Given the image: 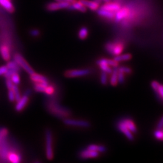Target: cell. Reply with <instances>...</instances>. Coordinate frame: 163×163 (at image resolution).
<instances>
[{"label":"cell","mask_w":163,"mask_h":163,"mask_svg":"<svg viewBox=\"0 0 163 163\" xmlns=\"http://www.w3.org/2000/svg\"><path fill=\"white\" fill-rule=\"evenodd\" d=\"M65 125L71 126L81 127V128H88L90 126V123L88 121L79 120L75 119H65L64 120Z\"/></svg>","instance_id":"cell-6"},{"label":"cell","mask_w":163,"mask_h":163,"mask_svg":"<svg viewBox=\"0 0 163 163\" xmlns=\"http://www.w3.org/2000/svg\"><path fill=\"white\" fill-rule=\"evenodd\" d=\"M155 92L158 95L159 98L163 100V85L160 84L158 88Z\"/></svg>","instance_id":"cell-34"},{"label":"cell","mask_w":163,"mask_h":163,"mask_svg":"<svg viewBox=\"0 0 163 163\" xmlns=\"http://www.w3.org/2000/svg\"><path fill=\"white\" fill-rule=\"evenodd\" d=\"M8 158L10 162L13 163H19L21 161V160L20 155H19L14 152L10 153V154L8 156Z\"/></svg>","instance_id":"cell-24"},{"label":"cell","mask_w":163,"mask_h":163,"mask_svg":"<svg viewBox=\"0 0 163 163\" xmlns=\"http://www.w3.org/2000/svg\"><path fill=\"white\" fill-rule=\"evenodd\" d=\"M98 66L100 67V69H101L103 72L106 73L107 74H109V73H112V70L111 67L109 66L108 65L105 64H98Z\"/></svg>","instance_id":"cell-27"},{"label":"cell","mask_w":163,"mask_h":163,"mask_svg":"<svg viewBox=\"0 0 163 163\" xmlns=\"http://www.w3.org/2000/svg\"><path fill=\"white\" fill-rule=\"evenodd\" d=\"M0 54L5 61H8L10 59V53L8 47L5 45H2L0 47Z\"/></svg>","instance_id":"cell-15"},{"label":"cell","mask_w":163,"mask_h":163,"mask_svg":"<svg viewBox=\"0 0 163 163\" xmlns=\"http://www.w3.org/2000/svg\"><path fill=\"white\" fill-rule=\"evenodd\" d=\"M67 8L71 10H79L82 12H85L86 10V7L83 4H82L79 1H76L75 2L70 4V6Z\"/></svg>","instance_id":"cell-14"},{"label":"cell","mask_w":163,"mask_h":163,"mask_svg":"<svg viewBox=\"0 0 163 163\" xmlns=\"http://www.w3.org/2000/svg\"><path fill=\"white\" fill-rule=\"evenodd\" d=\"M160 85V83L157 81H152L151 82V86L152 89L156 92L158 88V86Z\"/></svg>","instance_id":"cell-40"},{"label":"cell","mask_w":163,"mask_h":163,"mask_svg":"<svg viewBox=\"0 0 163 163\" xmlns=\"http://www.w3.org/2000/svg\"><path fill=\"white\" fill-rule=\"evenodd\" d=\"M163 128V117L161 118V119L160 120L158 125H157V129H161Z\"/></svg>","instance_id":"cell-42"},{"label":"cell","mask_w":163,"mask_h":163,"mask_svg":"<svg viewBox=\"0 0 163 163\" xmlns=\"http://www.w3.org/2000/svg\"><path fill=\"white\" fill-rule=\"evenodd\" d=\"M31 93H32V91H31L30 89H28V90H27V91H25V95H27L29 96V95L31 94Z\"/></svg>","instance_id":"cell-43"},{"label":"cell","mask_w":163,"mask_h":163,"mask_svg":"<svg viewBox=\"0 0 163 163\" xmlns=\"http://www.w3.org/2000/svg\"><path fill=\"white\" fill-rule=\"evenodd\" d=\"M8 70V68L7 67L6 65H3L0 67V76L4 75L7 71Z\"/></svg>","instance_id":"cell-41"},{"label":"cell","mask_w":163,"mask_h":163,"mask_svg":"<svg viewBox=\"0 0 163 163\" xmlns=\"http://www.w3.org/2000/svg\"><path fill=\"white\" fill-rule=\"evenodd\" d=\"M105 2H110L111 0H103Z\"/></svg>","instance_id":"cell-45"},{"label":"cell","mask_w":163,"mask_h":163,"mask_svg":"<svg viewBox=\"0 0 163 163\" xmlns=\"http://www.w3.org/2000/svg\"><path fill=\"white\" fill-rule=\"evenodd\" d=\"M28 101V96L24 94L17 101V103L15 106V110L17 112L22 111L24 109V108L26 106Z\"/></svg>","instance_id":"cell-11"},{"label":"cell","mask_w":163,"mask_h":163,"mask_svg":"<svg viewBox=\"0 0 163 163\" xmlns=\"http://www.w3.org/2000/svg\"><path fill=\"white\" fill-rule=\"evenodd\" d=\"M154 137L160 140H163V131L162 129H157L154 133Z\"/></svg>","instance_id":"cell-30"},{"label":"cell","mask_w":163,"mask_h":163,"mask_svg":"<svg viewBox=\"0 0 163 163\" xmlns=\"http://www.w3.org/2000/svg\"><path fill=\"white\" fill-rule=\"evenodd\" d=\"M6 66L8 68V69L15 70L17 71L18 72H19L20 71V67L18 65V64L15 61H10V62H8Z\"/></svg>","instance_id":"cell-25"},{"label":"cell","mask_w":163,"mask_h":163,"mask_svg":"<svg viewBox=\"0 0 163 163\" xmlns=\"http://www.w3.org/2000/svg\"><path fill=\"white\" fill-rule=\"evenodd\" d=\"M18 73L17 71L15 70H12V69H8V70L7 71V72L4 75V77L7 79V78H10L11 76L15 74V73Z\"/></svg>","instance_id":"cell-35"},{"label":"cell","mask_w":163,"mask_h":163,"mask_svg":"<svg viewBox=\"0 0 163 163\" xmlns=\"http://www.w3.org/2000/svg\"><path fill=\"white\" fill-rule=\"evenodd\" d=\"M99 156V152L89 150L88 149L82 151L80 153V157L82 159L94 158Z\"/></svg>","instance_id":"cell-10"},{"label":"cell","mask_w":163,"mask_h":163,"mask_svg":"<svg viewBox=\"0 0 163 163\" xmlns=\"http://www.w3.org/2000/svg\"><path fill=\"white\" fill-rule=\"evenodd\" d=\"M0 6L10 13H13L15 10L12 0H0Z\"/></svg>","instance_id":"cell-12"},{"label":"cell","mask_w":163,"mask_h":163,"mask_svg":"<svg viewBox=\"0 0 163 163\" xmlns=\"http://www.w3.org/2000/svg\"><path fill=\"white\" fill-rule=\"evenodd\" d=\"M124 44L122 42H108L105 45L106 50L114 56H117L121 53L124 50Z\"/></svg>","instance_id":"cell-1"},{"label":"cell","mask_w":163,"mask_h":163,"mask_svg":"<svg viewBox=\"0 0 163 163\" xmlns=\"http://www.w3.org/2000/svg\"><path fill=\"white\" fill-rule=\"evenodd\" d=\"M118 71H120L123 73H124L125 74H131L132 73V69L129 67H121L118 68Z\"/></svg>","instance_id":"cell-33"},{"label":"cell","mask_w":163,"mask_h":163,"mask_svg":"<svg viewBox=\"0 0 163 163\" xmlns=\"http://www.w3.org/2000/svg\"><path fill=\"white\" fill-rule=\"evenodd\" d=\"M122 122L124 123V125L126 126V127L132 133V134H135L137 132V128L133 121L130 118H125L123 120H121Z\"/></svg>","instance_id":"cell-13"},{"label":"cell","mask_w":163,"mask_h":163,"mask_svg":"<svg viewBox=\"0 0 163 163\" xmlns=\"http://www.w3.org/2000/svg\"><path fill=\"white\" fill-rule=\"evenodd\" d=\"M88 30L87 28L85 27H82L79 32V33H78L79 38L81 39H86V37L88 36Z\"/></svg>","instance_id":"cell-26"},{"label":"cell","mask_w":163,"mask_h":163,"mask_svg":"<svg viewBox=\"0 0 163 163\" xmlns=\"http://www.w3.org/2000/svg\"><path fill=\"white\" fill-rule=\"evenodd\" d=\"M11 79V81L13 82V83L14 85H18L20 82H21V80H20V77L19 76V75L18 74V73H15L13 74L11 78H10Z\"/></svg>","instance_id":"cell-29"},{"label":"cell","mask_w":163,"mask_h":163,"mask_svg":"<svg viewBox=\"0 0 163 163\" xmlns=\"http://www.w3.org/2000/svg\"><path fill=\"white\" fill-rule=\"evenodd\" d=\"M82 4H83L86 7L89 8L92 10H96L99 7V4L94 1L89 0H79Z\"/></svg>","instance_id":"cell-16"},{"label":"cell","mask_w":163,"mask_h":163,"mask_svg":"<svg viewBox=\"0 0 163 163\" xmlns=\"http://www.w3.org/2000/svg\"><path fill=\"white\" fill-rule=\"evenodd\" d=\"M70 5V3L67 1H56L55 2H50L46 5V10L49 12L56 11L60 9L67 8Z\"/></svg>","instance_id":"cell-4"},{"label":"cell","mask_w":163,"mask_h":163,"mask_svg":"<svg viewBox=\"0 0 163 163\" xmlns=\"http://www.w3.org/2000/svg\"><path fill=\"white\" fill-rule=\"evenodd\" d=\"M117 126H118V130L121 132H122L128 138V140L131 141H132L134 140V135L126 127V126L124 125V123L122 122L121 120H120L118 122Z\"/></svg>","instance_id":"cell-9"},{"label":"cell","mask_w":163,"mask_h":163,"mask_svg":"<svg viewBox=\"0 0 163 163\" xmlns=\"http://www.w3.org/2000/svg\"><path fill=\"white\" fill-rule=\"evenodd\" d=\"M132 59V55L131 54H124V55H119L117 56H115L114 58V59L119 62L121 61H129Z\"/></svg>","instance_id":"cell-23"},{"label":"cell","mask_w":163,"mask_h":163,"mask_svg":"<svg viewBox=\"0 0 163 163\" xmlns=\"http://www.w3.org/2000/svg\"><path fill=\"white\" fill-rule=\"evenodd\" d=\"M30 34L31 36H32L33 37H37V36H39L40 32L38 29H32L30 31Z\"/></svg>","instance_id":"cell-38"},{"label":"cell","mask_w":163,"mask_h":163,"mask_svg":"<svg viewBox=\"0 0 163 163\" xmlns=\"http://www.w3.org/2000/svg\"><path fill=\"white\" fill-rule=\"evenodd\" d=\"M97 13H98V15H100L102 17H104V18H106L109 19H112L115 18V14H114L115 13L105 10V9H103V8L99 9L98 10Z\"/></svg>","instance_id":"cell-17"},{"label":"cell","mask_w":163,"mask_h":163,"mask_svg":"<svg viewBox=\"0 0 163 163\" xmlns=\"http://www.w3.org/2000/svg\"><path fill=\"white\" fill-rule=\"evenodd\" d=\"M100 82L103 85H106L108 83L107 73L103 72L100 75Z\"/></svg>","instance_id":"cell-31"},{"label":"cell","mask_w":163,"mask_h":163,"mask_svg":"<svg viewBox=\"0 0 163 163\" xmlns=\"http://www.w3.org/2000/svg\"><path fill=\"white\" fill-rule=\"evenodd\" d=\"M5 83H6V86H7V88L8 90V89H12L14 84L13 83V82L11 81V79L10 78H7L6 81H5Z\"/></svg>","instance_id":"cell-39"},{"label":"cell","mask_w":163,"mask_h":163,"mask_svg":"<svg viewBox=\"0 0 163 163\" xmlns=\"http://www.w3.org/2000/svg\"><path fill=\"white\" fill-rule=\"evenodd\" d=\"M14 61L18 64V65L24 69L28 75H32L35 73V71L30 67V65L27 63V62L25 60L23 56L19 53H15L13 56Z\"/></svg>","instance_id":"cell-3"},{"label":"cell","mask_w":163,"mask_h":163,"mask_svg":"<svg viewBox=\"0 0 163 163\" xmlns=\"http://www.w3.org/2000/svg\"><path fill=\"white\" fill-rule=\"evenodd\" d=\"M97 64H105L110 67L114 68L117 67L118 65V62L115 61L114 59H101L97 61Z\"/></svg>","instance_id":"cell-19"},{"label":"cell","mask_w":163,"mask_h":163,"mask_svg":"<svg viewBox=\"0 0 163 163\" xmlns=\"http://www.w3.org/2000/svg\"><path fill=\"white\" fill-rule=\"evenodd\" d=\"M56 1H58V2H61V1H65L64 0H55Z\"/></svg>","instance_id":"cell-46"},{"label":"cell","mask_w":163,"mask_h":163,"mask_svg":"<svg viewBox=\"0 0 163 163\" xmlns=\"http://www.w3.org/2000/svg\"></svg>","instance_id":"cell-48"},{"label":"cell","mask_w":163,"mask_h":163,"mask_svg":"<svg viewBox=\"0 0 163 163\" xmlns=\"http://www.w3.org/2000/svg\"><path fill=\"white\" fill-rule=\"evenodd\" d=\"M87 149L98 152H104L106 151V148L104 146L96 145H90L88 146Z\"/></svg>","instance_id":"cell-22"},{"label":"cell","mask_w":163,"mask_h":163,"mask_svg":"<svg viewBox=\"0 0 163 163\" xmlns=\"http://www.w3.org/2000/svg\"><path fill=\"white\" fill-rule=\"evenodd\" d=\"M118 67H115L112 72V75L110 79V83L112 86H116L118 83Z\"/></svg>","instance_id":"cell-21"},{"label":"cell","mask_w":163,"mask_h":163,"mask_svg":"<svg viewBox=\"0 0 163 163\" xmlns=\"http://www.w3.org/2000/svg\"><path fill=\"white\" fill-rule=\"evenodd\" d=\"M8 97L10 100V101H15V94L13 91V89H8Z\"/></svg>","instance_id":"cell-36"},{"label":"cell","mask_w":163,"mask_h":163,"mask_svg":"<svg viewBox=\"0 0 163 163\" xmlns=\"http://www.w3.org/2000/svg\"><path fill=\"white\" fill-rule=\"evenodd\" d=\"M55 91V89L53 86H47L46 88H45V93H46L48 95H52L53 94Z\"/></svg>","instance_id":"cell-37"},{"label":"cell","mask_w":163,"mask_h":163,"mask_svg":"<svg viewBox=\"0 0 163 163\" xmlns=\"http://www.w3.org/2000/svg\"><path fill=\"white\" fill-rule=\"evenodd\" d=\"M65 1H67V2H68L69 3H70V4H72V3H73V2H75V1H76L77 0H64Z\"/></svg>","instance_id":"cell-44"},{"label":"cell","mask_w":163,"mask_h":163,"mask_svg":"<svg viewBox=\"0 0 163 163\" xmlns=\"http://www.w3.org/2000/svg\"><path fill=\"white\" fill-rule=\"evenodd\" d=\"M120 8H121V5L117 1L112 2H106L101 7V8H103V9L114 12V13L117 12L118 10L120 9Z\"/></svg>","instance_id":"cell-8"},{"label":"cell","mask_w":163,"mask_h":163,"mask_svg":"<svg viewBox=\"0 0 163 163\" xmlns=\"http://www.w3.org/2000/svg\"><path fill=\"white\" fill-rule=\"evenodd\" d=\"M130 13V9L128 7H124L123 8H120L118 10L116 14L115 15V19L116 22H120L125 18H128L129 14Z\"/></svg>","instance_id":"cell-7"},{"label":"cell","mask_w":163,"mask_h":163,"mask_svg":"<svg viewBox=\"0 0 163 163\" xmlns=\"http://www.w3.org/2000/svg\"><path fill=\"white\" fill-rule=\"evenodd\" d=\"M12 89H13V91L14 92V94H15V101H18L21 98V93L19 92V89L18 86L16 85H13Z\"/></svg>","instance_id":"cell-28"},{"label":"cell","mask_w":163,"mask_h":163,"mask_svg":"<svg viewBox=\"0 0 163 163\" xmlns=\"http://www.w3.org/2000/svg\"><path fill=\"white\" fill-rule=\"evenodd\" d=\"M48 85V82H38L35 83L34 86V89L36 92H44L45 88Z\"/></svg>","instance_id":"cell-20"},{"label":"cell","mask_w":163,"mask_h":163,"mask_svg":"<svg viewBox=\"0 0 163 163\" xmlns=\"http://www.w3.org/2000/svg\"><path fill=\"white\" fill-rule=\"evenodd\" d=\"M125 80V73L120 71H118V83L122 84L124 83Z\"/></svg>","instance_id":"cell-32"},{"label":"cell","mask_w":163,"mask_h":163,"mask_svg":"<svg viewBox=\"0 0 163 163\" xmlns=\"http://www.w3.org/2000/svg\"><path fill=\"white\" fill-rule=\"evenodd\" d=\"M30 79L35 83H38V82H48V79L47 78H45L44 76L37 74V73H33L30 75Z\"/></svg>","instance_id":"cell-18"},{"label":"cell","mask_w":163,"mask_h":163,"mask_svg":"<svg viewBox=\"0 0 163 163\" xmlns=\"http://www.w3.org/2000/svg\"><path fill=\"white\" fill-rule=\"evenodd\" d=\"M45 148H46V157L48 160H52L54 157L53 150V137L52 131L49 129L45 131Z\"/></svg>","instance_id":"cell-2"},{"label":"cell","mask_w":163,"mask_h":163,"mask_svg":"<svg viewBox=\"0 0 163 163\" xmlns=\"http://www.w3.org/2000/svg\"><path fill=\"white\" fill-rule=\"evenodd\" d=\"M90 71L88 69H79V70H71L65 72L64 76L68 78H74L82 77L89 75Z\"/></svg>","instance_id":"cell-5"},{"label":"cell","mask_w":163,"mask_h":163,"mask_svg":"<svg viewBox=\"0 0 163 163\" xmlns=\"http://www.w3.org/2000/svg\"><path fill=\"white\" fill-rule=\"evenodd\" d=\"M114 1H117V2H118V1H120V0H114Z\"/></svg>","instance_id":"cell-47"}]
</instances>
